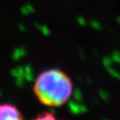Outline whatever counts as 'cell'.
Masks as SVG:
<instances>
[{
  "label": "cell",
  "mask_w": 120,
  "mask_h": 120,
  "mask_svg": "<svg viewBox=\"0 0 120 120\" xmlns=\"http://www.w3.org/2000/svg\"><path fill=\"white\" fill-rule=\"evenodd\" d=\"M0 96H1V93H0Z\"/></svg>",
  "instance_id": "5b68a950"
},
{
  "label": "cell",
  "mask_w": 120,
  "mask_h": 120,
  "mask_svg": "<svg viewBox=\"0 0 120 120\" xmlns=\"http://www.w3.org/2000/svg\"><path fill=\"white\" fill-rule=\"evenodd\" d=\"M56 119V117L54 116L53 113L50 112H44L43 113L38 115L36 117V119Z\"/></svg>",
  "instance_id": "277c9868"
},
{
  "label": "cell",
  "mask_w": 120,
  "mask_h": 120,
  "mask_svg": "<svg viewBox=\"0 0 120 120\" xmlns=\"http://www.w3.org/2000/svg\"><path fill=\"white\" fill-rule=\"evenodd\" d=\"M23 119L21 112L16 106L9 104L0 105V119L17 120Z\"/></svg>",
  "instance_id": "7a4b0ae2"
},
{
  "label": "cell",
  "mask_w": 120,
  "mask_h": 120,
  "mask_svg": "<svg viewBox=\"0 0 120 120\" xmlns=\"http://www.w3.org/2000/svg\"><path fill=\"white\" fill-rule=\"evenodd\" d=\"M34 91L43 105L60 106L71 96L73 83L62 71L56 69H49L38 75L34 85Z\"/></svg>",
  "instance_id": "6da1fadb"
},
{
  "label": "cell",
  "mask_w": 120,
  "mask_h": 120,
  "mask_svg": "<svg viewBox=\"0 0 120 120\" xmlns=\"http://www.w3.org/2000/svg\"><path fill=\"white\" fill-rule=\"evenodd\" d=\"M69 109H70V111L74 114H80L81 112L86 111L85 107H81V105H80L79 104L73 102L69 103Z\"/></svg>",
  "instance_id": "3957f363"
}]
</instances>
